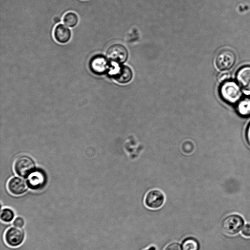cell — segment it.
<instances>
[{
  "instance_id": "1",
  "label": "cell",
  "mask_w": 250,
  "mask_h": 250,
  "mask_svg": "<svg viewBox=\"0 0 250 250\" xmlns=\"http://www.w3.org/2000/svg\"><path fill=\"white\" fill-rule=\"evenodd\" d=\"M220 93L224 101L231 104L237 103L242 96L239 86L233 81L223 83L220 89Z\"/></svg>"
},
{
  "instance_id": "2",
  "label": "cell",
  "mask_w": 250,
  "mask_h": 250,
  "mask_svg": "<svg viewBox=\"0 0 250 250\" xmlns=\"http://www.w3.org/2000/svg\"><path fill=\"white\" fill-rule=\"evenodd\" d=\"M244 223V219L240 215L231 214L226 216L222 220L221 226L226 234L233 235L242 230Z\"/></svg>"
},
{
  "instance_id": "3",
  "label": "cell",
  "mask_w": 250,
  "mask_h": 250,
  "mask_svg": "<svg viewBox=\"0 0 250 250\" xmlns=\"http://www.w3.org/2000/svg\"><path fill=\"white\" fill-rule=\"evenodd\" d=\"M3 237L8 246L16 248L23 243L25 239L26 233L23 228L12 226L5 230Z\"/></svg>"
},
{
  "instance_id": "4",
  "label": "cell",
  "mask_w": 250,
  "mask_h": 250,
  "mask_svg": "<svg viewBox=\"0 0 250 250\" xmlns=\"http://www.w3.org/2000/svg\"><path fill=\"white\" fill-rule=\"evenodd\" d=\"M166 197L164 192L158 189H153L148 191L144 198V204L146 207L151 209H157L164 204Z\"/></svg>"
},
{
  "instance_id": "5",
  "label": "cell",
  "mask_w": 250,
  "mask_h": 250,
  "mask_svg": "<svg viewBox=\"0 0 250 250\" xmlns=\"http://www.w3.org/2000/svg\"><path fill=\"white\" fill-rule=\"evenodd\" d=\"M235 60V55L232 51L229 49H224L217 55L215 64L219 70H227L233 66Z\"/></svg>"
},
{
  "instance_id": "6",
  "label": "cell",
  "mask_w": 250,
  "mask_h": 250,
  "mask_svg": "<svg viewBox=\"0 0 250 250\" xmlns=\"http://www.w3.org/2000/svg\"><path fill=\"white\" fill-rule=\"evenodd\" d=\"M35 163L29 157L22 156L15 161L14 168L16 173L22 177H27L35 169Z\"/></svg>"
},
{
  "instance_id": "7",
  "label": "cell",
  "mask_w": 250,
  "mask_h": 250,
  "mask_svg": "<svg viewBox=\"0 0 250 250\" xmlns=\"http://www.w3.org/2000/svg\"><path fill=\"white\" fill-rule=\"evenodd\" d=\"M106 57L111 61L122 63L128 57L126 48L121 44H114L110 46L106 51Z\"/></svg>"
},
{
  "instance_id": "8",
  "label": "cell",
  "mask_w": 250,
  "mask_h": 250,
  "mask_svg": "<svg viewBox=\"0 0 250 250\" xmlns=\"http://www.w3.org/2000/svg\"><path fill=\"white\" fill-rule=\"evenodd\" d=\"M27 187L24 180L17 177L11 178L7 184L8 192L14 196L22 195L27 191Z\"/></svg>"
},
{
  "instance_id": "9",
  "label": "cell",
  "mask_w": 250,
  "mask_h": 250,
  "mask_svg": "<svg viewBox=\"0 0 250 250\" xmlns=\"http://www.w3.org/2000/svg\"><path fill=\"white\" fill-rule=\"evenodd\" d=\"M89 66L91 71L97 75L104 73L109 68L107 60L101 55H96L92 58L89 62Z\"/></svg>"
},
{
  "instance_id": "10",
  "label": "cell",
  "mask_w": 250,
  "mask_h": 250,
  "mask_svg": "<svg viewBox=\"0 0 250 250\" xmlns=\"http://www.w3.org/2000/svg\"><path fill=\"white\" fill-rule=\"evenodd\" d=\"M28 187L33 190H39L45 184V176L40 170H34L27 176Z\"/></svg>"
},
{
  "instance_id": "11",
  "label": "cell",
  "mask_w": 250,
  "mask_h": 250,
  "mask_svg": "<svg viewBox=\"0 0 250 250\" xmlns=\"http://www.w3.org/2000/svg\"><path fill=\"white\" fill-rule=\"evenodd\" d=\"M55 40L60 43H65L71 37V30L65 25L59 24L56 26L53 32Z\"/></svg>"
},
{
  "instance_id": "12",
  "label": "cell",
  "mask_w": 250,
  "mask_h": 250,
  "mask_svg": "<svg viewBox=\"0 0 250 250\" xmlns=\"http://www.w3.org/2000/svg\"><path fill=\"white\" fill-rule=\"evenodd\" d=\"M236 79L245 90L250 91V66H246L240 68L237 73Z\"/></svg>"
},
{
  "instance_id": "13",
  "label": "cell",
  "mask_w": 250,
  "mask_h": 250,
  "mask_svg": "<svg viewBox=\"0 0 250 250\" xmlns=\"http://www.w3.org/2000/svg\"><path fill=\"white\" fill-rule=\"evenodd\" d=\"M113 77L118 82L125 83L131 80L132 72L128 66H122L113 74Z\"/></svg>"
},
{
  "instance_id": "14",
  "label": "cell",
  "mask_w": 250,
  "mask_h": 250,
  "mask_svg": "<svg viewBox=\"0 0 250 250\" xmlns=\"http://www.w3.org/2000/svg\"><path fill=\"white\" fill-rule=\"evenodd\" d=\"M16 217V213L14 209L10 207H4L1 208L0 214V221L5 223H10Z\"/></svg>"
},
{
  "instance_id": "15",
  "label": "cell",
  "mask_w": 250,
  "mask_h": 250,
  "mask_svg": "<svg viewBox=\"0 0 250 250\" xmlns=\"http://www.w3.org/2000/svg\"><path fill=\"white\" fill-rule=\"evenodd\" d=\"M183 250H200V243L193 237H187L182 242Z\"/></svg>"
},
{
  "instance_id": "16",
  "label": "cell",
  "mask_w": 250,
  "mask_h": 250,
  "mask_svg": "<svg viewBox=\"0 0 250 250\" xmlns=\"http://www.w3.org/2000/svg\"><path fill=\"white\" fill-rule=\"evenodd\" d=\"M63 21L66 26L73 27L78 24L79 18L75 13L69 12L63 16Z\"/></svg>"
},
{
  "instance_id": "17",
  "label": "cell",
  "mask_w": 250,
  "mask_h": 250,
  "mask_svg": "<svg viewBox=\"0 0 250 250\" xmlns=\"http://www.w3.org/2000/svg\"><path fill=\"white\" fill-rule=\"evenodd\" d=\"M237 111L243 116L250 115V99H245L240 101L237 105Z\"/></svg>"
},
{
  "instance_id": "18",
  "label": "cell",
  "mask_w": 250,
  "mask_h": 250,
  "mask_svg": "<svg viewBox=\"0 0 250 250\" xmlns=\"http://www.w3.org/2000/svg\"><path fill=\"white\" fill-rule=\"evenodd\" d=\"M26 222L25 219L20 215H17L12 222L13 226L20 228H23Z\"/></svg>"
},
{
  "instance_id": "19",
  "label": "cell",
  "mask_w": 250,
  "mask_h": 250,
  "mask_svg": "<svg viewBox=\"0 0 250 250\" xmlns=\"http://www.w3.org/2000/svg\"><path fill=\"white\" fill-rule=\"evenodd\" d=\"M230 78V74L227 70H222L217 76V81L221 83L227 82Z\"/></svg>"
},
{
  "instance_id": "20",
  "label": "cell",
  "mask_w": 250,
  "mask_h": 250,
  "mask_svg": "<svg viewBox=\"0 0 250 250\" xmlns=\"http://www.w3.org/2000/svg\"><path fill=\"white\" fill-rule=\"evenodd\" d=\"M163 250H183V249L182 244L173 242L167 245Z\"/></svg>"
},
{
  "instance_id": "21",
  "label": "cell",
  "mask_w": 250,
  "mask_h": 250,
  "mask_svg": "<svg viewBox=\"0 0 250 250\" xmlns=\"http://www.w3.org/2000/svg\"><path fill=\"white\" fill-rule=\"evenodd\" d=\"M241 233L245 237H250V224H247L244 226L241 230Z\"/></svg>"
},
{
  "instance_id": "22",
  "label": "cell",
  "mask_w": 250,
  "mask_h": 250,
  "mask_svg": "<svg viewBox=\"0 0 250 250\" xmlns=\"http://www.w3.org/2000/svg\"><path fill=\"white\" fill-rule=\"evenodd\" d=\"M247 141L250 146V124L249 125L246 131Z\"/></svg>"
},
{
  "instance_id": "23",
  "label": "cell",
  "mask_w": 250,
  "mask_h": 250,
  "mask_svg": "<svg viewBox=\"0 0 250 250\" xmlns=\"http://www.w3.org/2000/svg\"><path fill=\"white\" fill-rule=\"evenodd\" d=\"M143 250H157V248L155 246L153 245Z\"/></svg>"
}]
</instances>
